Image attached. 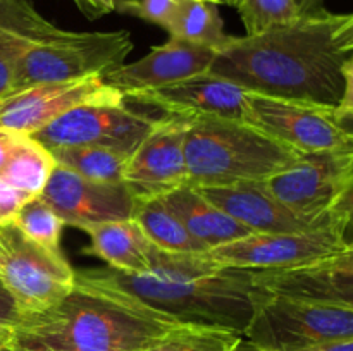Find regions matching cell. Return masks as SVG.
I'll return each mask as SVG.
<instances>
[{
  "label": "cell",
  "mask_w": 353,
  "mask_h": 351,
  "mask_svg": "<svg viewBox=\"0 0 353 351\" xmlns=\"http://www.w3.org/2000/svg\"><path fill=\"white\" fill-rule=\"evenodd\" d=\"M345 16L324 10L264 33L231 36L209 72L250 93L336 110L343 95L341 65L348 54L338 50L334 31Z\"/></svg>",
  "instance_id": "1"
},
{
  "label": "cell",
  "mask_w": 353,
  "mask_h": 351,
  "mask_svg": "<svg viewBox=\"0 0 353 351\" xmlns=\"http://www.w3.org/2000/svg\"><path fill=\"white\" fill-rule=\"evenodd\" d=\"M179 322L117 286L102 270L78 272L54 306L24 313L14 346L41 351H145Z\"/></svg>",
  "instance_id": "2"
},
{
  "label": "cell",
  "mask_w": 353,
  "mask_h": 351,
  "mask_svg": "<svg viewBox=\"0 0 353 351\" xmlns=\"http://www.w3.org/2000/svg\"><path fill=\"white\" fill-rule=\"evenodd\" d=\"M105 277L179 323L221 327L243 336L259 303L271 292L255 282L254 270L221 267L203 253L154 250L147 274L105 268Z\"/></svg>",
  "instance_id": "3"
},
{
  "label": "cell",
  "mask_w": 353,
  "mask_h": 351,
  "mask_svg": "<svg viewBox=\"0 0 353 351\" xmlns=\"http://www.w3.org/2000/svg\"><path fill=\"white\" fill-rule=\"evenodd\" d=\"M133 50L128 31H68L31 0H0V52L12 67V93L33 85L102 76Z\"/></svg>",
  "instance_id": "4"
},
{
  "label": "cell",
  "mask_w": 353,
  "mask_h": 351,
  "mask_svg": "<svg viewBox=\"0 0 353 351\" xmlns=\"http://www.w3.org/2000/svg\"><path fill=\"white\" fill-rule=\"evenodd\" d=\"M185 151L188 184L199 188L265 181L302 155L245 120L224 117H192Z\"/></svg>",
  "instance_id": "5"
},
{
  "label": "cell",
  "mask_w": 353,
  "mask_h": 351,
  "mask_svg": "<svg viewBox=\"0 0 353 351\" xmlns=\"http://www.w3.org/2000/svg\"><path fill=\"white\" fill-rule=\"evenodd\" d=\"M245 339L264 351H307L353 339V310L269 295L259 303Z\"/></svg>",
  "instance_id": "6"
},
{
  "label": "cell",
  "mask_w": 353,
  "mask_h": 351,
  "mask_svg": "<svg viewBox=\"0 0 353 351\" xmlns=\"http://www.w3.org/2000/svg\"><path fill=\"white\" fill-rule=\"evenodd\" d=\"M76 274L62 251L30 240L14 222L0 226V281L23 315L61 301L74 286Z\"/></svg>",
  "instance_id": "7"
},
{
  "label": "cell",
  "mask_w": 353,
  "mask_h": 351,
  "mask_svg": "<svg viewBox=\"0 0 353 351\" xmlns=\"http://www.w3.org/2000/svg\"><path fill=\"white\" fill-rule=\"evenodd\" d=\"M264 184L303 222L326 226L336 219L334 206L353 184V148L302 153Z\"/></svg>",
  "instance_id": "8"
},
{
  "label": "cell",
  "mask_w": 353,
  "mask_h": 351,
  "mask_svg": "<svg viewBox=\"0 0 353 351\" xmlns=\"http://www.w3.org/2000/svg\"><path fill=\"white\" fill-rule=\"evenodd\" d=\"M164 112L150 114L124 98L117 103L76 107L33 134L48 150L69 147H99L130 157Z\"/></svg>",
  "instance_id": "9"
},
{
  "label": "cell",
  "mask_w": 353,
  "mask_h": 351,
  "mask_svg": "<svg viewBox=\"0 0 353 351\" xmlns=\"http://www.w3.org/2000/svg\"><path fill=\"white\" fill-rule=\"evenodd\" d=\"M347 248L343 227L336 219L326 226L293 233H250L207 250L205 258L221 267L245 270L293 268L338 255Z\"/></svg>",
  "instance_id": "10"
},
{
  "label": "cell",
  "mask_w": 353,
  "mask_h": 351,
  "mask_svg": "<svg viewBox=\"0 0 353 351\" xmlns=\"http://www.w3.org/2000/svg\"><path fill=\"white\" fill-rule=\"evenodd\" d=\"M243 120L300 153L353 148L330 107L248 92Z\"/></svg>",
  "instance_id": "11"
},
{
  "label": "cell",
  "mask_w": 353,
  "mask_h": 351,
  "mask_svg": "<svg viewBox=\"0 0 353 351\" xmlns=\"http://www.w3.org/2000/svg\"><path fill=\"white\" fill-rule=\"evenodd\" d=\"M123 100V93L105 85L102 76L40 83L0 98V127L33 136L76 107Z\"/></svg>",
  "instance_id": "12"
},
{
  "label": "cell",
  "mask_w": 353,
  "mask_h": 351,
  "mask_svg": "<svg viewBox=\"0 0 353 351\" xmlns=\"http://www.w3.org/2000/svg\"><path fill=\"white\" fill-rule=\"evenodd\" d=\"M190 120L165 114L130 155L123 181L137 198H161L188 184L185 141Z\"/></svg>",
  "instance_id": "13"
},
{
  "label": "cell",
  "mask_w": 353,
  "mask_h": 351,
  "mask_svg": "<svg viewBox=\"0 0 353 351\" xmlns=\"http://www.w3.org/2000/svg\"><path fill=\"white\" fill-rule=\"evenodd\" d=\"M41 198L57 212L65 226L86 227L133 215L137 196L126 182H97L55 164Z\"/></svg>",
  "instance_id": "14"
},
{
  "label": "cell",
  "mask_w": 353,
  "mask_h": 351,
  "mask_svg": "<svg viewBox=\"0 0 353 351\" xmlns=\"http://www.w3.org/2000/svg\"><path fill=\"white\" fill-rule=\"evenodd\" d=\"M217 52L202 45L169 38L154 47L145 57L131 64H119L103 72L102 79L124 96L172 85L209 72Z\"/></svg>",
  "instance_id": "15"
},
{
  "label": "cell",
  "mask_w": 353,
  "mask_h": 351,
  "mask_svg": "<svg viewBox=\"0 0 353 351\" xmlns=\"http://www.w3.org/2000/svg\"><path fill=\"white\" fill-rule=\"evenodd\" d=\"M247 93L241 86L221 76L205 72L124 98L169 116L224 117L243 120Z\"/></svg>",
  "instance_id": "16"
},
{
  "label": "cell",
  "mask_w": 353,
  "mask_h": 351,
  "mask_svg": "<svg viewBox=\"0 0 353 351\" xmlns=\"http://www.w3.org/2000/svg\"><path fill=\"white\" fill-rule=\"evenodd\" d=\"M210 203L233 217L250 233H293L321 226H310L290 212L264 181H243L226 186H195ZM331 224V222H330Z\"/></svg>",
  "instance_id": "17"
},
{
  "label": "cell",
  "mask_w": 353,
  "mask_h": 351,
  "mask_svg": "<svg viewBox=\"0 0 353 351\" xmlns=\"http://www.w3.org/2000/svg\"><path fill=\"white\" fill-rule=\"evenodd\" d=\"M255 282L272 295L312 299L353 310V270L324 262L278 270H254Z\"/></svg>",
  "instance_id": "18"
},
{
  "label": "cell",
  "mask_w": 353,
  "mask_h": 351,
  "mask_svg": "<svg viewBox=\"0 0 353 351\" xmlns=\"http://www.w3.org/2000/svg\"><path fill=\"white\" fill-rule=\"evenodd\" d=\"M85 233L90 244L83 248V253L100 258L112 270L140 275L152 268L155 246L133 219L95 224Z\"/></svg>",
  "instance_id": "19"
},
{
  "label": "cell",
  "mask_w": 353,
  "mask_h": 351,
  "mask_svg": "<svg viewBox=\"0 0 353 351\" xmlns=\"http://www.w3.org/2000/svg\"><path fill=\"white\" fill-rule=\"evenodd\" d=\"M161 198L207 250L250 234L247 227L210 203L195 186L185 184Z\"/></svg>",
  "instance_id": "20"
},
{
  "label": "cell",
  "mask_w": 353,
  "mask_h": 351,
  "mask_svg": "<svg viewBox=\"0 0 353 351\" xmlns=\"http://www.w3.org/2000/svg\"><path fill=\"white\" fill-rule=\"evenodd\" d=\"M131 219L155 248L169 253H205L207 246L188 233L162 198H137Z\"/></svg>",
  "instance_id": "21"
},
{
  "label": "cell",
  "mask_w": 353,
  "mask_h": 351,
  "mask_svg": "<svg viewBox=\"0 0 353 351\" xmlns=\"http://www.w3.org/2000/svg\"><path fill=\"white\" fill-rule=\"evenodd\" d=\"M54 169L55 158L52 151L33 136L21 133L0 179L26 195L40 196Z\"/></svg>",
  "instance_id": "22"
},
{
  "label": "cell",
  "mask_w": 353,
  "mask_h": 351,
  "mask_svg": "<svg viewBox=\"0 0 353 351\" xmlns=\"http://www.w3.org/2000/svg\"><path fill=\"white\" fill-rule=\"evenodd\" d=\"M169 36L202 45L219 52L231 40L224 31L217 3L210 0H181L179 9L168 30Z\"/></svg>",
  "instance_id": "23"
},
{
  "label": "cell",
  "mask_w": 353,
  "mask_h": 351,
  "mask_svg": "<svg viewBox=\"0 0 353 351\" xmlns=\"http://www.w3.org/2000/svg\"><path fill=\"white\" fill-rule=\"evenodd\" d=\"M55 164L97 182H124L128 155L109 148L69 147L50 150Z\"/></svg>",
  "instance_id": "24"
},
{
  "label": "cell",
  "mask_w": 353,
  "mask_h": 351,
  "mask_svg": "<svg viewBox=\"0 0 353 351\" xmlns=\"http://www.w3.org/2000/svg\"><path fill=\"white\" fill-rule=\"evenodd\" d=\"M241 339L234 330L179 323L145 351H234Z\"/></svg>",
  "instance_id": "25"
},
{
  "label": "cell",
  "mask_w": 353,
  "mask_h": 351,
  "mask_svg": "<svg viewBox=\"0 0 353 351\" xmlns=\"http://www.w3.org/2000/svg\"><path fill=\"white\" fill-rule=\"evenodd\" d=\"M30 240L48 250L61 251V237L64 220L41 196H33L19 209L12 220Z\"/></svg>",
  "instance_id": "26"
},
{
  "label": "cell",
  "mask_w": 353,
  "mask_h": 351,
  "mask_svg": "<svg viewBox=\"0 0 353 351\" xmlns=\"http://www.w3.org/2000/svg\"><path fill=\"white\" fill-rule=\"evenodd\" d=\"M247 34H259L272 28L295 23L300 17L295 0H236Z\"/></svg>",
  "instance_id": "27"
},
{
  "label": "cell",
  "mask_w": 353,
  "mask_h": 351,
  "mask_svg": "<svg viewBox=\"0 0 353 351\" xmlns=\"http://www.w3.org/2000/svg\"><path fill=\"white\" fill-rule=\"evenodd\" d=\"M179 3L181 0H117L116 10L157 24L168 31L178 12Z\"/></svg>",
  "instance_id": "28"
},
{
  "label": "cell",
  "mask_w": 353,
  "mask_h": 351,
  "mask_svg": "<svg viewBox=\"0 0 353 351\" xmlns=\"http://www.w3.org/2000/svg\"><path fill=\"white\" fill-rule=\"evenodd\" d=\"M33 196L19 191L0 179V226L12 222L21 206Z\"/></svg>",
  "instance_id": "29"
},
{
  "label": "cell",
  "mask_w": 353,
  "mask_h": 351,
  "mask_svg": "<svg viewBox=\"0 0 353 351\" xmlns=\"http://www.w3.org/2000/svg\"><path fill=\"white\" fill-rule=\"evenodd\" d=\"M334 212L338 213L343 227V240L347 246L353 244V184L345 191V195L338 200Z\"/></svg>",
  "instance_id": "30"
},
{
  "label": "cell",
  "mask_w": 353,
  "mask_h": 351,
  "mask_svg": "<svg viewBox=\"0 0 353 351\" xmlns=\"http://www.w3.org/2000/svg\"><path fill=\"white\" fill-rule=\"evenodd\" d=\"M21 317H23V312H21L19 305L9 292V289L0 281V326L16 327L21 322Z\"/></svg>",
  "instance_id": "31"
},
{
  "label": "cell",
  "mask_w": 353,
  "mask_h": 351,
  "mask_svg": "<svg viewBox=\"0 0 353 351\" xmlns=\"http://www.w3.org/2000/svg\"><path fill=\"white\" fill-rule=\"evenodd\" d=\"M88 19H99L116 10L117 0H72Z\"/></svg>",
  "instance_id": "32"
},
{
  "label": "cell",
  "mask_w": 353,
  "mask_h": 351,
  "mask_svg": "<svg viewBox=\"0 0 353 351\" xmlns=\"http://www.w3.org/2000/svg\"><path fill=\"white\" fill-rule=\"evenodd\" d=\"M341 74H343V95H341L340 105L336 112H352L353 110V55L345 58L341 65Z\"/></svg>",
  "instance_id": "33"
},
{
  "label": "cell",
  "mask_w": 353,
  "mask_h": 351,
  "mask_svg": "<svg viewBox=\"0 0 353 351\" xmlns=\"http://www.w3.org/2000/svg\"><path fill=\"white\" fill-rule=\"evenodd\" d=\"M334 43L343 54L353 52V14H347L343 23L334 31Z\"/></svg>",
  "instance_id": "34"
},
{
  "label": "cell",
  "mask_w": 353,
  "mask_h": 351,
  "mask_svg": "<svg viewBox=\"0 0 353 351\" xmlns=\"http://www.w3.org/2000/svg\"><path fill=\"white\" fill-rule=\"evenodd\" d=\"M19 136L21 133L0 127V174H2V171L6 169L7 162H9L10 155H12L14 147H16Z\"/></svg>",
  "instance_id": "35"
},
{
  "label": "cell",
  "mask_w": 353,
  "mask_h": 351,
  "mask_svg": "<svg viewBox=\"0 0 353 351\" xmlns=\"http://www.w3.org/2000/svg\"><path fill=\"white\" fill-rule=\"evenodd\" d=\"M12 67H10L7 58L3 57L2 52H0V98L7 96L9 93H12Z\"/></svg>",
  "instance_id": "36"
},
{
  "label": "cell",
  "mask_w": 353,
  "mask_h": 351,
  "mask_svg": "<svg viewBox=\"0 0 353 351\" xmlns=\"http://www.w3.org/2000/svg\"><path fill=\"white\" fill-rule=\"evenodd\" d=\"M321 262L331 265V267L353 270V244L345 248V250L340 251L338 255H333V257H330V258H324V260H321Z\"/></svg>",
  "instance_id": "37"
},
{
  "label": "cell",
  "mask_w": 353,
  "mask_h": 351,
  "mask_svg": "<svg viewBox=\"0 0 353 351\" xmlns=\"http://www.w3.org/2000/svg\"><path fill=\"white\" fill-rule=\"evenodd\" d=\"M300 16H314L324 12V0H295Z\"/></svg>",
  "instance_id": "38"
},
{
  "label": "cell",
  "mask_w": 353,
  "mask_h": 351,
  "mask_svg": "<svg viewBox=\"0 0 353 351\" xmlns=\"http://www.w3.org/2000/svg\"><path fill=\"white\" fill-rule=\"evenodd\" d=\"M334 120L348 136L353 138V110L352 112H336L334 110Z\"/></svg>",
  "instance_id": "39"
},
{
  "label": "cell",
  "mask_w": 353,
  "mask_h": 351,
  "mask_svg": "<svg viewBox=\"0 0 353 351\" xmlns=\"http://www.w3.org/2000/svg\"><path fill=\"white\" fill-rule=\"evenodd\" d=\"M14 339H16L14 327L0 326V350H10L14 346Z\"/></svg>",
  "instance_id": "40"
},
{
  "label": "cell",
  "mask_w": 353,
  "mask_h": 351,
  "mask_svg": "<svg viewBox=\"0 0 353 351\" xmlns=\"http://www.w3.org/2000/svg\"><path fill=\"white\" fill-rule=\"evenodd\" d=\"M307 351H353V339L350 341H340V343L324 344V346L312 348Z\"/></svg>",
  "instance_id": "41"
},
{
  "label": "cell",
  "mask_w": 353,
  "mask_h": 351,
  "mask_svg": "<svg viewBox=\"0 0 353 351\" xmlns=\"http://www.w3.org/2000/svg\"><path fill=\"white\" fill-rule=\"evenodd\" d=\"M234 351H264V350H261V348L254 346V344L248 343V341L243 337V339L240 341V344H238L236 350H234Z\"/></svg>",
  "instance_id": "42"
},
{
  "label": "cell",
  "mask_w": 353,
  "mask_h": 351,
  "mask_svg": "<svg viewBox=\"0 0 353 351\" xmlns=\"http://www.w3.org/2000/svg\"><path fill=\"white\" fill-rule=\"evenodd\" d=\"M210 2L217 3V6H219V3H224V6H234V3H236V0H210Z\"/></svg>",
  "instance_id": "43"
},
{
  "label": "cell",
  "mask_w": 353,
  "mask_h": 351,
  "mask_svg": "<svg viewBox=\"0 0 353 351\" xmlns=\"http://www.w3.org/2000/svg\"><path fill=\"white\" fill-rule=\"evenodd\" d=\"M10 351H41V350H30V348H21V346H12Z\"/></svg>",
  "instance_id": "44"
},
{
  "label": "cell",
  "mask_w": 353,
  "mask_h": 351,
  "mask_svg": "<svg viewBox=\"0 0 353 351\" xmlns=\"http://www.w3.org/2000/svg\"><path fill=\"white\" fill-rule=\"evenodd\" d=\"M0 351H10V350H0Z\"/></svg>",
  "instance_id": "45"
}]
</instances>
